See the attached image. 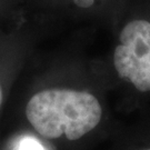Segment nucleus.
<instances>
[{"label": "nucleus", "instance_id": "1", "mask_svg": "<svg viewBox=\"0 0 150 150\" xmlns=\"http://www.w3.org/2000/svg\"><path fill=\"white\" fill-rule=\"evenodd\" d=\"M26 117L40 136L78 140L100 122L102 108L92 93L67 88L38 91L26 106Z\"/></svg>", "mask_w": 150, "mask_h": 150}, {"label": "nucleus", "instance_id": "2", "mask_svg": "<svg viewBox=\"0 0 150 150\" xmlns=\"http://www.w3.org/2000/svg\"><path fill=\"white\" fill-rule=\"evenodd\" d=\"M118 76L140 92L150 91V18H134L119 32L113 51Z\"/></svg>", "mask_w": 150, "mask_h": 150}, {"label": "nucleus", "instance_id": "3", "mask_svg": "<svg viewBox=\"0 0 150 150\" xmlns=\"http://www.w3.org/2000/svg\"><path fill=\"white\" fill-rule=\"evenodd\" d=\"M18 150H46L37 139L32 137H25L19 144Z\"/></svg>", "mask_w": 150, "mask_h": 150}, {"label": "nucleus", "instance_id": "4", "mask_svg": "<svg viewBox=\"0 0 150 150\" xmlns=\"http://www.w3.org/2000/svg\"><path fill=\"white\" fill-rule=\"evenodd\" d=\"M2 101H4V89H2V86L0 85V107L2 105Z\"/></svg>", "mask_w": 150, "mask_h": 150}, {"label": "nucleus", "instance_id": "5", "mask_svg": "<svg viewBox=\"0 0 150 150\" xmlns=\"http://www.w3.org/2000/svg\"><path fill=\"white\" fill-rule=\"evenodd\" d=\"M6 2H7V1H6V0H0V6L5 5Z\"/></svg>", "mask_w": 150, "mask_h": 150}, {"label": "nucleus", "instance_id": "6", "mask_svg": "<svg viewBox=\"0 0 150 150\" xmlns=\"http://www.w3.org/2000/svg\"><path fill=\"white\" fill-rule=\"evenodd\" d=\"M145 150H150V149H145Z\"/></svg>", "mask_w": 150, "mask_h": 150}]
</instances>
